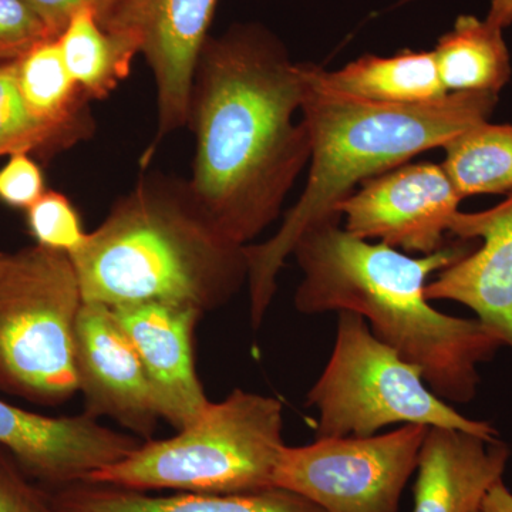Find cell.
<instances>
[{
	"instance_id": "1",
	"label": "cell",
	"mask_w": 512,
	"mask_h": 512,
	"mask_svg": "<svg viewBox=\"0 0 512 512\" xmlns=\"http://www.w3.org/2000/svg\"><path fill=\"white\" fill-rule=\"evenodd\" d=\"M306 63L261 22H237L202 46L187 126L195 137L192 198L212 228L238 247L278 220L311 160L301 114Z\"/></svg>"
},
{
	"instance_id": "2",
	"label": "cell",
	"mask_w": 512,
	"mask_h": 512,
	"mask_svg": "<svg viewBox=\"0 0 512 512\" xmlns=\"http://www.w3.org/2000/svg\"><path fill=\"white\" fill-rule=\"evenodd\" d=\"M446 245L413 258L377 242L350 235L340 218L312 225L296 241L292 255L302 269L296 311L305 315L355 312L370 330L410 365L444 402L466 404L476 397L478 366L505 346L480 319L436 311L424 295L433 274L473 249Z\"/></svg>"
},
{
	"instance_id": "3",
	"label": "cell",
	"mask_w": 512,
	"mask_h": 512,
	"mask_svg": "<svg viewBox=\"0 0 512 512\" xmlns=\"http://www.w3.org/2000/svg\"><path fill=\"white\" fill-rule=\"evenodd\" d=\"M497 101L494 93H448L429 103H376L335 92L320 80L318 64L306 63L301 116L311 136L308 181L278 231L245 247L254 329L264 322L279 272L306 229L342 220L335 208L359 185L488 121Z\"/></svg>"
},
{
	"instance_id": "4",
	"label": "cell",
	"mask_w": 512,
	"mask_h": 512,
	"mask_svg": "<svg viewBox=\"0 0 512 512\" xmlns=\"http://www.w3.org/2000/svg\"><path fill=\"white\" fill-rule=\"evenodd\" d=\"M83 302L221 308L248 281L245 247L221 237L187 180L146 175L70 256Z\"/></svg>"
},
{
	"instance_id": "5",
	"label": "cell",
	"mask_w": 512,
	"mask_h": 512,
	"mask_svg": "<svg viewBox=\"0 0 512 512\" xmlns=\"http://www.w3.org/2000/svg\"><path fill=\"white\" fill-rule=\"evenodd\" d=\"M284 407L278 399L235 389L208 404L190 426L167 440L143 441L86 483L127 490L241 494L274 487Z\"/></svg>"
},
{
	"instance_id": "6",
	"label": "cell",
	"mask_w": 512,
	"mask_h": 512,
	"mask_svg": "<svg viewBox=\"0 0 512 512\" xmlns=\"http://www.w3.org/2000/svg\"><path fill=\"white\" fill-rule=\"evenodd\" d=\"M82 306L69 255L39 245L0 251V392L39 406L79 393L74 333Z\"/></svg>"
},
{
	"instance_id": "7",
	"label": "cell",
	"mask_w": 512,
	"mask_h": 512,
	"mask_svg": "<svg viewBox=\"0 0 512 512\" xmlns=\"http://www.w3.org/2000/svg\"><path fill=\"white\" fill-rule=\"evenodd\" d=\"M339 313L332 355L306 404L319 412L316 439L375 436L393 424L457 429L487 439L498 431L471 420L441 400L410 365L355 312Z\"/></svg>"
},
{
	"instance_id": "8",
	"label": "cell",
	"mask_w": 512,
	"mask_h": 512,
	"mask_svg": "<svg viewBox=\"0 0 512 512\" xmlns=\"http://www.w3.org/2000/svg\"><path fill=\"white\" fill-rule=\"evenodd\" d=\"M427 430L404 424L392 433L285 446L274 487L301 495L323 512H399Z\"/></svg>"
},
{
	"instance_id": "9",
	"label": "cell",
	"mask_w": 512,
	"mask_h": 512,
	"mask_svg": "<svg viewBox=\"0 0 512 512\" xmlns=\"http://www.w3.org/2000/svg\"><path fill=\"white\" fill-rule=\"evenodd\" d=\"M461 201L443 165L423 161L370 178L335 211L353 237L424 256L446 247Z\"/></svg>"
},
{
	"instance_id": "10",
	"label": "cell",
	"mask_w": 512,
	"mask_h": 512,
	"mask_svg": "<svg viewBox=\"0 0 512 512\" xmlns=\"http://www.w3.org/2000/svg\"><path fill=\"white\" fill-rule=\"evenodd\" d=\"M220 0H121L101 28L137 40L157 94V131L146 165L161 141L187 127L195 67Z\"/></svg>"
},
{
	"instance_id": "11",
	"label": "cell",
	"mask_w": 512,
	"mask_h": 512,
	"mask_svg": "<svg viewBox=\"0 0 512 512\" xmlns=\"http://www.w3.org/2000/svg\"><path fill=\"white\" fill-rule=\"evenodd\" d=\"M74 367L84 413L97 420L109 417L138 439H153L160 413L137 350L110 306L83 302Z\"/></svg>"
},
{
	"instance_id": "12",
	"label": "cell",
	"mask_w": 512,
	"mask_h": 512,
	"mask_svg": "<svg viewBox=\"0 0 512 512\" xmlns=\"http://www.w3.org/2000/svg\"><path fill=\"white\" fill-rule=\"evenodd\" d=\"M143 440L103 426L82 413L50 417L0 399V447L23 473L53 491L86 483L101 468L123 460Z\"/></svg>"
},
{
	"instance_id": "13",
	"label": "cell",
	"mask_w": 512,
	"mask_h": 512,
	"mask_svg": "<svg viewBox=\"0 0 512 512\" xmlns=\"http://www.w3.org/2000/svg\"><path fill=\"white\" fill-rule=\"evenodd\" d=\"M113 311L143 363L161 419L177 431L190 426L211 403L194 359L195 326L202 312L165 302L120 306Z\"/></svg>"
},
{
	"instance_id": "14",
	"label": "cell",
	"mask_w": 512,
	"mask_h": 512,
	"mask_svg": "<svg viewBox=\"0 0 512 512\" xmlns=\"http://www.w3.org/2000/svg\"><path fill=\"white\" fill-rule=\"evenodd\" d=\"M448 234L483 245L441 269L424 289L427 301L463 303L512 349V192L490 210L458 211Z\"/></svg>"
},
{
	"instance_id": "15",
	"label": "cell",
	"mask_w": 512,
	"mask_h": 512,
	"mask_svg": "<svg viewBox=\"0 0 512 512\" xmlns=\"http://www.w3.org/2000/svg\"><path fill=\"white\" fill-rule=\"evenodd\" d=\"M510 456L500 439L429 427L417 460L413 512L480 511Z\"/></svg>"
},
{
	"instance_id": "16",
	"label": "cell",
	"mask_w": 512,
	"mask_h": 512,
	"mask_svg": "<svg viewBox=\"0 0 512 512\" xmlns=\"http://www.w3.org/2000/svg\"><path fill=\"white\" fill-rule=\"evenodd\" d=\"M50 494L59 512H323L301 495L278 487L241 494L151 495L77 483Z\"/></svg>"
},
{
	"instance_id": "17",
	"label": "cell",
	"mask_w": 512,
	"mask_h": 512,
	"mask_svg": "<svg viewBox=\"0 0 512 512\" xmlns=\"http://www.w3.org/2000/svg\"><path fill=\"white\" fill-rule=\"evenodd\" d=\"M15 64L20 94L49 131L57 153L93 136L92 100L67 70L57 37L32 47Z\"/></svg>"
},
{
	"instance_id": "18",
	"label": "cell",
	"mask_w": 512,
	"mask_h": 512,
	"mask_svg": "<svg viewBox=\"0 0 512 512\" xmlns=\"http://www.w3.org/2000/svg\"><path fill=\"white\" fill-rule=\"evenodd\" d=\"M335 92L387 104H420L447 96L433 52L403 50L393 56L363 55L339 70L319 66Z\"/></svg>"
},
{
	"instance_id": "19",
	"label": "cell",
	"mask_w": 512,
	"mask_h": 512,
	"mask_svg": "<svg viewBox=\"0 0 512 512\" xmlns=\"http://www.w3.org/2000/svg\"><path fill=\"white\" fill-rule=\"evenodd\" d=\"M447 93L498 94L510 82L504 30L473 15L458 16L431 50Z\"/></svg>"
},
{
	"instance_id": "20",
	"label": "cell",
	"mask_w": 512,
	"mask_h": 512,
	"mask_svg": "<svg viewBox=\"0 0 512 512\" xmlns=\"http://www.w3.org/2000/svg\"><path fill=\"white\" fill-rule=\"evenodd\" d=\"M67 70L92 101L106 100L140 55L137 40L101 28L93 10H79L57 36Z\"/></svg>"
},
{
	"instance_id": "21",
	"label": "cell",
	"mask_w": 512,
	"mask_h": 512,
	"mask_svg": "<svg viewBox=\"0 0 512 512\" xmlns=\"http://www.w3.org/2000/svg\"><path fill=\"white\" fill-rule=\"evenodd\" d=\"M444 170L461 197L512 192V124L488 121L443 147Z\"/></svg>"
},
{
	"instance_id": "22",
	"label": "cell",
	"mask_w": 512,
	"mask_h": 512,
	"mask_svg": "<svg viewBox=\"0 0 512 512\" xmlns=\"http://www.w3.org/2000/svg\"><path fill=\"white\" fill-rule=\"evenodd\" d=\"M57 153L49 131L30 113L16 77L15 60L0 63V157Z\"/></svg>"
},
{
	"instance_id": "23",
	"label": "cell",
	"mask_w": 512,
	"mask_h": 512,
	"mask_svg": "<svg viewBox=\"0 0 512 512\" xmlns=\"http://www.w3.org/2000/svg\"><path fill=\"white\" fill-rule=\"evenodd\" d=\"M26 221L36 245L69 256L82 249L89 235L73 202L57 191H46L26 210Z\"/></svg>"
},
{
	"instance_id": "24",
	"label": "cell",
	"mask_w": 512,
	"mask_h": 512,
	"mask_svg": "<svg viewBox=\"0 0 512 512\" xmlns=\"http://www.w3.org/2000/svg\"><path fill=\"white\" fill-rule=\"evenodd\" d=\"M49 39L55 36L25 0H0V63L19 59Z\"/></svg>"
},
{
	"instance_id": "25",
	"label": "cell",
	"mask_w": 512,
	"mask_h": 512,
	"mask_svg": "<svg viewBox=\"0 0 512 512\" xmlns=\"http://www.w3.org/2000/svg\"><path fill=\"white\" fill-rule=\"evenodd\" d=\"M30 480L15 458L0 447V512H59L52 494Z\"/></svg>"
},
{
	"instance_id": "26",
	"label": "cell",
	"mask_w": 512,
	"mask_h": 512,
	"mask_svg": "<svg viewBox=\"0 0 512 512\" xmlns=\"http://www.w3.org/2000/svg\"><path fill=\"white\" fill-rule=\"evenodd\" d=\"M45 192V175L30 154L10 156L0 170V201L16 210H29Z\"/></svg>"
},
{
	"instance_id": "27",
	"label": "cell",
	"mask_w": 512,
	"mask_h": 512,
	"mask_svg": "<svg viewBox=\"0 0 512 512\" xmlns=\"http://www.w3.org/2000/svg\"><path fill=\"white\" fill-rule=\"evenodd\" d=\"M30 9L42 19L47 29L57 37L79 10H93L99 23L109 18L121 0H25Z\"/></svg>"
},
{
	"instance_id": "28",
	"label": "cell",
	"mask_w": 512,
	"mask_h": 512,
	"mask_svg": "<svg viewBox=\"0 0 512 512\" xmlns=\"http://www.w3.org/2000/svg\"><path fill=\"white\" fill-rule=\"evenodd\" d=\"M481 512H512V493L504 484V480L497 484L485 495Z\"/></svg>"
},
{
	"instance_id": "29",
	"label": "cell",
	"mask_w": 512,
	"mask_h": 512,
	"mask_svg": "<svg viewBox=\"0 0 512 512\" xmlns=\"http://www.w3.org/2000/svg\"><path fill=\"white\" fill-rule=\"evenodd\" d=\"M485 19L503 30L512 25V0H491Z\"/></svg>"
},
{
	"instance_id": "30",
	"label": "cell",
	"mask_w": 512,
	"mask_h": 512,
	"mask_svg": "<svg viewBox=\"0 0 512 512\" xmlns=\"http://www.w3.org/2000/svg\"><path fill=\"white\" fill-rule=\"evenodd\" d=\"M477 512H481V511H477Z\"/></svg>"
}]
</instances>
